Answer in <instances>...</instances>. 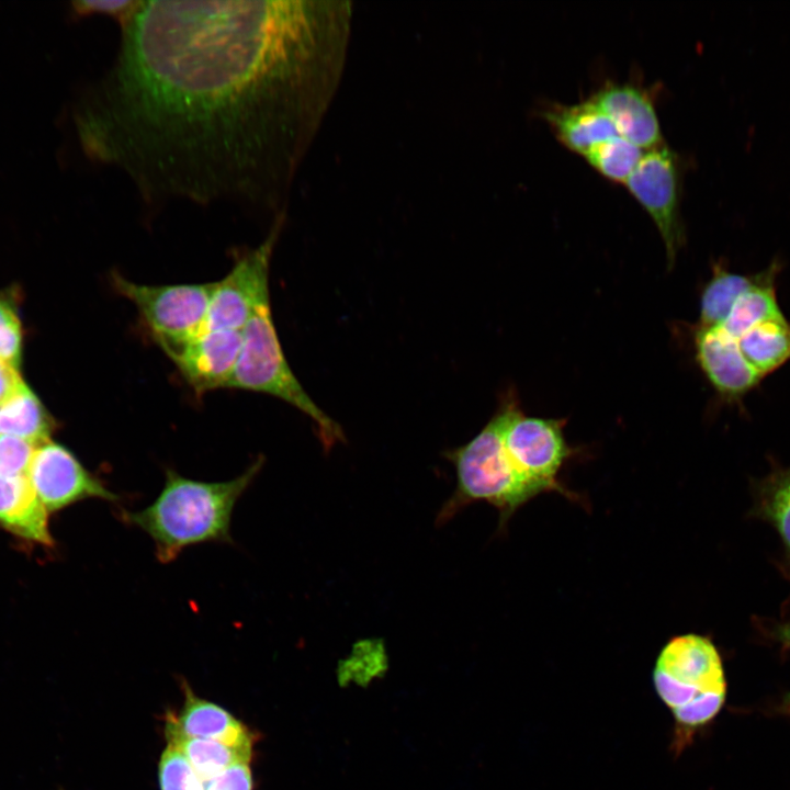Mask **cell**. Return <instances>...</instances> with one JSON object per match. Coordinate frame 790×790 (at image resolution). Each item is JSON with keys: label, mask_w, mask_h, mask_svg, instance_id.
I'll return each instance as SVG.
<instances>
[{"label": "cell", "mask_w": 790, "mask_h": 790, "mask_svg": "<svg viewBox=\"0 0 790 790\" xmlns=\"http://www.w3.org/2000/svg\"><path fill=\"white\" fill-rule=\"evenodd\" d=\"M348 2L139 0L75 106L86 155L142 202L283 214L340 72Z\"/></svg>", "instance_id": "6da1fadb"}, {"label": "cell", "mask_w": 790, "mask_h": 790, "mask_svg": "<svg viewBox=\"0 0 790 790\" xmlns=\"http://www.w3.org/2000/svg\"><path fill=\"white\" fill-rule=\"evenodd\" d=\"M262 465L263 458L259 456L244 473L226 482L190 479L167 469L157 498L142 510H121L120 518L151 538L161 563L174 561L191 545L230 542L234 507Z\"/></svg>", "instance_id": "7a4b0ae2"}, {"label": "cell", "mask_w": 790, "mask_h": 790, "mask_svg": "<svg viewBox=\"0 0 790 790\" xmlns=\"http://www.w3.org/2000/svg\"><path fill=\"white\" fill-rule=\"evenodd\" d=\"M652 678L675 721V751L681 749L724 703L726 681L720 653L708 636L675 635L661 648Z\"/></svg>", "instance_id": "3957f363"}, {"label": "cell", "mask_w": 790, "mask_h": 790, "mask_svg": "<svg viewBox=\"0 0 790 790\" xmlns=\"http://www.w3.org/2000/svg\"><path fill=\"white\" fill-rule=\"evenodd\" d=\"M227 388L263 393L292 405L312 419L326 450L345 440L341 427L309 397L290 368L270 302L260 306L242 329L240 352Z\"/></svg>", "instance_id": "277c9868"}, {"label": "cell", "mask_w": 790, "mask_h": 790, "mask_svg": "<svg viewBox=\"0 0 790 790\" xmlns=\"http://www.w3.org/2000/svg\"><path fill=\"white\" fill-rule=\"evenodd\" d=\"M456 471V488L438 515L447 522L471 503L486 501L499 511V530L532 499L516 476L501 438L498 411L466 444L447 452Z\"/></svg>", "instance_id": "5b68a950"}, {"label": "cell", "mask_w": 790, "mask_h": 790, "mask_svg": "<svg viewBox=\"0 0 790 790\" xmlns=\"http://www.w3.org/2000/svg\"><path fill=\"white\" fill-rule=\"evenodd\" d=\"M499 413L509 463L532 499L541 494L558 493L583 504V498L558 478L573 454L564 436V420L526 416L514 402L506 403Z\"/></svg>", "instance_id": "8992f818"}, {"label": "cell", "mask_w": 790, "mask_h": 790, "mask_svg": "<svg viewBox=\"0 0 790 790\" xmlns=\"http://www.w3.org/2000/svg\"><path fill=\"white\" fill-rule=\"evenodd\" d=\"M111 283L119 295L136 307L143 325L163 352L206 329L215 282L151 285L136 283L114 271Z\"/></svg>", "instance_id": "52a82bcc"}, {"label": "cell", "mask_w": 790, "mask_h": 790, "mask_svg": "<svg viewBox=\"0 0 790 790\" xmlns=\"http://www.w3.org/2000/svg\"><path fill=\"white\" fill-rule=\"evenodd\" d=\"M284 214L278 216L264 240L238 255L229 272L215 282L206 329L242 330L255 312L270 302L269 271Z\"/></svg>", "instance_id": "ba28073f"}, {"label": "cell", "mask_w": 790, "mask_h": 790, "mask_svg": "<svg viewBox=\"0 0 790 790\" xmlns=\"http://www.w3.org/2000/svg\"><path fill=\"white\" fill-rule=\"evenodd\" d=\"M624 183L655 223L672 267L685 238L677 155L665 144L645 150Z\"/></svg>", "instance_id": "9c48e42d"}, {"label": "cell", "mask_w": 790, "mask_h": 790, "mask_svg": "<svg viewBox=\"0 0 790 790\" xmlns=\"http://www.w3.org/2000/svg\"><path fill=\"white\" fill-rule=\"evenodd\" d=\"M27 477L48 512L89 498L120 500L71 451L50 440L36 447Z\"/></svg>", "instance_id": "30bf717a"}, {"label": "cell", "mask_w": 790, "mask_h": 790, "mask_svg": "<svg viewBox=\"0 0 790 790\" xmlns=\"http://www.w3.org/2000/svg\"><path fill=\"white\" fill-rule=\"evenodd\" d=\"M242 342V330L205 329L185 343L165 351L198 395L227 387Z\"/></svg>", "instance_id": "8fae6325"}, {"label": "cell", "mask_w": 790, "mask_h": 790, "mask_svg": "<svg viewBox=\"0 0 790 790\" xmlns=\"http://www.w3.org/2000/svg\"><path fill=\"white\" fill-rule=\"evenodd\" d=\"M696 360L714 391L729 402H738L763 377L743 357L737 341L721 327L698 326L693 337Z\"/></svg>", "instance_id": "7c38bea8"}, {"label": "cell", "mask_w": 790, "mask_h": 790, "mask_svg": "<svg viewBox=\"0 0 790 790\" xmlns=\"http://www.w3.org/2000/svg\"><path fill=\"white\" fill-rule=\"evenodd\" d=\"M589 99L621 137L645 150L664 144L654 103L643 88L629 82H610Z\"/></svg>", "instance_id": "4fadbf2b"}, {"label": "cell", "mask_w": 790, "mask_h": 790, "mask_svg": "<svg viewBox=\"0 0 790 790\" xmlns=\"http://www.w3.org/2000/svg\"><path fill=\"white\" fill-rule=\"evenodd\" d=\"M166 736L218 741L252 748L248 729L219 706L196 697L185 686V700L179 714L168 713Z\"/></svg>", "instance_id": "5bb4252c"}, {"label": "cell", "mask_w": 790, "mask_h": 790, "mask_svg": "<svg viewBox=\"0 0 790 790\" xmlns=\"http://www.w3.org/2000/svg\"><path fill=\"white\" fill-rule=\"evenodd\" d=\"M0 528L30 543L54 544L48 510L27 475L0 474Z\"/></svg>", "instance_id": "9a60e30c"}, {"label": "cell", "mask_w": 790, "mask_h": 790, "mask_svg": "<svg viewBox=\"0 0 790 790\" xmlns=\"http://www.w3.org/2000/svg\"><path fill=\"white\" fill-rule=\"evenodd\" d=\"M543 116L558 140L585 156L595 145L618 133L609 119L588 98L575 104H554Z\"/></svg>", "instance_id": "2e32d148"}, {"label": "cell", "mask_w": 790, "mask_h": 790, "mask_svg": "<svg viewBox=\"0 0 790 790\" xmlns=\"http://www.w3.org/2000/svg\"><path fill=\"white\" fill-rule=\"evenodd\" d=\"M736 341L745 360L764 379L790 360V321L785 314L770 317Z\"/></svg>", "instance_id": "e0dca14e"}, {"label": "cell", "mask_w": 790, "mask_h": 790, "mask_svg": "<svg viewBox=\"0 0 790 790\" xmlns=\"http://www.w3.org/2000/svg\"><path fill=\"white\" fill-rule=\"evenodd\" d=\"M778 263L755 273L754 282L734 303L725 320L719 326L735 340L758 323L783 314L777 300Z\"/></svg>", "instance_id": "ac0fdd59"}, {"label": "cell", "mask_w": 790, "mask_h": 790, "mask_svg": "<svg viewBox=\"0 0 790 790\" xmlns=\"http://www.w3.org/2000/svg\"><path fill=\"white\" fill-rule=\"evenodd\" d=\"M52 430V418L25 385L0 405V435L19 437L38 445L49 440Z\"/></svg>", "instance_id": "d6986e66"}, {"label": "cell", "mask_w": 790, "mask_h": 790, "mask_svg": "<svg viewBox=\"0 0 790 790\" xmlns=\"http://www.w3.org/2000/svg\"><path fill=\"white\" fill-rule=\"evenodd\" d=\"M167 741L189 760L205 783L235 764L249 763L252 755V748L218 741L182 736H167Z\"/></svg>", "instance_id": "ffe728a7"}, {"label": "cell", "mask_w": 790, "mask_h": 790, "mask_svg": "<svg viewBox=\"0 0 790 790\" xmlns=\"http://www.w3.org/2000/svg\"><path fill=\"white\" fill-rule=\"evenodd\" d=\"M755 274H741L715 263L703 286L699 306V326H720L740 295L754 282Z\"/></svg>", "instance_id": "44dd1931"}, {"label": "cell", "mask_w": 790, "mask_h": 790, "mask_svg": "<svg viewBox=\"0 0 790 790\" xmlns=\"http://www.w3.org/2000/svg\"><path fill=\"white\" fill-rule=\"evenodd\" d=\"M755 514L772 524L790 556V467L774 472L757 485Z\"/></svg>", "instance_id": "7402d4cb"}, {"label": "cell", "mask_w": 790, "mask_h": 790, "mask_svg": "<svg viewBox=\"0 0 790 790\" xmlns=\"http://www.w3.org/2000/svg\"><path fill=\"white\" fill-rule=\"evenodd\" d=\"M644 151L620 135L595 145L584 157L601 176L613 182H625Z\"/></svg>", "instance_id": "603a6c76"}, {"label": "cell", "mask_w": 790, "mask_h": 790, "mask_svg": "<svg viewBox=\"0 0 790 790\" xmlns=\"http://www.w3.org/2000/svg\"><path fill=\"white\" fill-rule=\"evenodd\" d=\"M159 783L161 790H206L189 760L170 745L160 757Z\"/></svg>", "instance_id": "cb8c5ba5"}, {"label": "cell", "mask_w": 790, "mask_h": 790, "mask_svg": "<svg viewBox=\"0 0 790 790\" xmlns=\"http://www.w3.org/2000/svg\"><path fill=\"white\" fill-rule=\"evenodd\" d=\"M36 447L22 438L0 435V474L27 475Z\"/></svg>", "instance_id": "d4e9b609"}, {"label": "cell", "mask_w": 790, "mask_h": 790, "mask_svg": "<svg viewBox=\"0 0 790 790\" xmlns=\"http://www.w3.org/2000/svg\"><path fill=\"white\" fill-rule=\"evenodd\" d=\"M21 325L9 298L0 295V360L16 365L21 353Z\"/></svg>", "instance_id": "484cf974"}, {"label": "cell", "mask_w": 790, "mask_h": 790, "mask_svg": "<svg viewBox=\"0 0 790 790\" xmlns=\"http://www.w3.org/2000/svg\"><path fill=\"white\" fill-rule=\"evenodd\" d=\"M139 0H77L71 2V10L77 18L91 14L111 16L122 26L137 8Z\"/></svg>", "instance_id": "4316f807"}, {"label": "cell", "mask_w": 790, "mask_h": 790, "mask_svg": "<svg viewBox=\"0 0 790 790\" xmlns=\"http://www.w3.org/2000/svg\"><path fill=\"white\" fill-rule=\"evenodd\" d=\"M206 790H252L248 763L235 764L206 782Z\"/></svg>", "instance_id": "83f0119b"}, {"label": "cell", "mask_w": 790, "mask_h": 790, "mask_svg": "<svg viewBox=\"0 0 790 790\" xmlns=\"http://www.w3.org/2000/svg\"><path fill=\"white\" fill-rule=\"evenodd\" d=\"M15 366L0 360V405L10 399L24 385Z\"/></svg>", "instance_id": "f1b7e54d"}, {"label": "cell", "mask_w": 790, "mask_h": 790, "mask_svg": "<svg viewBox=\"0 0 790 790\" xmlns=\"http://www.w3.org/2000/svg\"><path fill=\"white\" fill-rule=\"evenodd\" d=\"M775 636L783 647L790 648V620L776 628Z\"/></svg>", "instance_id": "f546056e"}, {"label": "cell", "mask_w": 790, "mask_h": 790, "mask_svg": "<svg viewBox=\"0 0 790 790\" xmlns=\"http://www.w3.org/2000/svg\"><path fill=\"white\" fill-rule=\"evenodd\" d=\"M786 704H787L788 709L790 710V695L788 696V698L786 700Z\"/></svg>", "instance_id": "4dcf8cb0"}]
</instances>
